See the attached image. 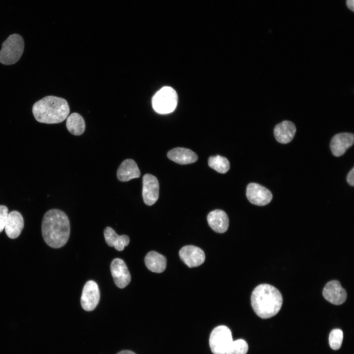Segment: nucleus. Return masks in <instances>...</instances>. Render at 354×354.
I'll return each instance as SVG.
<instances>
[{
	"label": "nucleus",
	"mask_w": 354,
	"mask_h": 354,
	"mask_svg": "<svg viewBox=\"0 0 354 354\" xmlns=\"http://www.w3.org/2000/svg\"><path fill=\"white\" fill-rule=\"evenodd\" d=\"M42 237L50 247L59 248L67 242L70 233L69 220L62 210L52 209L44 215L41 225Z\"/></svg>",
	"instance_id": "nucleus-1"
},
{
	"label": "nucleus",
	"mask_w": 354,
	"mask_h": 354,
	"mask_svg": "<svg viewBox=\"0 0 354 354\" xmlns=\"http://www.w3.org/2000/svg\"><path fill=\"white\" fill-rule=\"evenodd\" d=\"M251 305L255 313L262 319H268L280 311L283 297L279 291L273 286L262 284L253 291Z\"/></svg>",
	"instance_id": "nucleus-2"
},
{
	"label": "nucleus",
	"mask_w": 354,
	"mask_h": 354,
	"mask_svg": "<svg viewBox=\"0 0 354 354\" xmlns=\"http://www.w3.org/2000/svg\"><path fill=\"white\" fill-rule=\"evenodd\" d=\"M32 111L37 121L54 124L64 121L69 114L70 109L65 99L51 95L36 102L33 105Z\"/></svg>",
	"instance_id": "nucleus-3"
},
{
	"label": "nucleus",
	"mask_w": 354,
	"mask_h": 354,
	"mask_svg": "<svg viewBox=\"0 0 354 354\" xmlns=\"http://www.w3.org/2000/svg\"><path fill=\"white\" fill-rule=\"evenodd\" d=\"M24 50V41L17 33L10 35L2 43L0 51V62L4 65L16 63L21 57Z\"/></svg>",
	"instance_id": "nucleus-4"
},
{
	"label": "nucleus",
	"mask_w": 354,
	"mask_h": 354,
	"mask_svg": "<svg viewBox=\"0 0 354 354\" xmlns=\"http://www.w3.org/2000/svg\"><path fill=\"white\" fill-rule=\"evenodd\" d=\"M177 103V95L175 90L170 87H164L153 96L152 105L153 109L160 114H167L173 112Z\"/></svg>",
	"instance_id": "nucleus-5"
},
{
	"label": "nucleus",
	"mask_w": 354,
	"mask_h": 354,
	"mask_svg": "<svg viewBox=\"0 0 354 354\" xmlns=\"http://www.w3.org/2000/svg\"><path fill=\"white\" fill-rule=\"evenodd\" d=\"M233 341L231 330L225 325H219L211 331L209 343L213 354H226L227 351Z\"/></svg>",
	"instance_id": "nucleus-6"
},
{
	"label": "nucleus",
	"mask_w": 354,
	"mask_h": 354,
	"mask_svg": "<svg viewBox=\"0 0 354 354\" xmlns=\"http://www.w3.org/2000/svg\"><path fill=\"white\" fill-rule=\"evenodd\" d=\"M100 299V292L97 283L89 280L85 284L81 297V304L84 310L87 311L93 310L98 305Z\"/></svg>",
	"instance_id": "nucleus-7"
},
{
	"label": "nucleus",
	"mask_w": 354,
	"mask_h": 354,
	"mask_svg": "<svg viewBox=\"0 0 354 354\" xmlns=\"http://www.w3.org/2000/svg\"><path fill=\"white\" fill-rule=\"evenodd\" d=\"M246 195L251 204L259 206L267 205L272 199L271 192L268 189L254 182L247 186Z\"/></svg>",
	"instance_id": "nucleus-8"
},
{
	"label": "nucleus",
	"mask_w": 354,
	"mask_h": 354,
	"mask_svg": "<svg viewBox=\"0 0 354 354\" xmlns=\"http://www.w3.org/2000/svg\"><path fill=\"white\" fill-rule=\"evenodd\" d=\"M159 184L154 176L147 174L143 177L142 196L145 204L148 206L154 204L159 197Z\"/></svg>",
	"instance_id": "nucleus-9"
},
{
	"label": "nucleus",
	"mask_w": 354,
	"mask_h": 354,
	"mask_svg": "<svg viewBox=\"0 0 354 354\" xmlns=\"http://www.w3.org/2000/svg\"><path fill=\"white\" fill-rule=\"evenodd\" d=\"M110 269L114 281L119 288L122 289L131 281V275L127 266L121 259H114L110 265Z\"/></svg>",
	"instance_id": "nucleus-10"
},
{
	"label": "nucleus",
	"mask_w": 354,
	"mask_h": 354,
	"mask_svg": "<svg viewBox=\"0 0 354 354\" xmlns=\"http://www.w3.org/2000/svg\"><path fill=\"white\" fill-rule=\"evenodd\" d=\"M181 260L189 267L200 266L205 261V254L200 248L194 245H186L179 251Z\"/></svg>",
	"instance_id": "nucleus-11"
},
{
	"label": "nucleus",
	"mask_w": 354,
	"mask_h": 354,
	"mask_svg": "<svg viewBox=\"0 0 354 354\" xmlns=\"http://www.w3.org/2000/svg\"><path fill=\"white\" fill-rule=\"evenodd\" d=\"M323 295L324 298L334 305L343 304L347 298V292L337 280L328 282L325 285Z\"/></svg>",
	"instance_id": "nucleus-12"
},
{
	"label": "nucleus",
	"mask_w": 354,
	"mask_h": 354,
	"mask_svg": "<svg viewBox=\"0 0 354 354\" xmlns=\"http://www.w3.org/2000/svg\"><path fill=\"white\" fill-rule=\"evenodd\" d=\"M354 142L353 133H341L335 135L331 140L330 148L332 154L336 157L343 155Z\"/></svg>",
	"instance_id": "nucleus-13"
},
{
	"label": "nucleus",
	"mask_w": 354,
	"mask_h": 354,
	"mask_svg": "<svg viewBox=\"0 0 354 354\" xmlns=\"http://www.w3.org/2000/svg\"><path fill=\"white\" fill-rule=\"evenodd\" d=\"M24 226V219L20 212L13 210L8 213L4 230L9 238H17L21 234Z\"/></svg>",
	"instance_id": "nucleus-14"
},
{
	"label": "nucleus",
	"mask_w": 354,
	"mask_h": 354,
	"mask_svg": "<svg viewBox=\"0 0 354 354\" xmlns=\"http://www.w3.org/2000/svg\"><path fill=\"white\" fill-rule=\"evenodd\" d=\"M296 132V127L292 122L284 120L277 124L273 130L275 139L280 143L287 144L292 141Z\"/></svg>",
	"instance_id": "nucleus-15"
},
{
	"label": "nucleus",
	"mask_w": 354,
	"mask_h": 354,
	"mask_svg": "<svg viewBox=\"0 0 354 354\" xmlns=\"http://www.w3.org/2000/svg\"><path fill=\"white\" fill-rule=\"evenodd\" d=\"M117 177L121 181H128L138 178L141 172L134 160L127 159L122 162L117 170Z\"/></svg>",
	"instance_id": "nucleus-16"
},
{
	"label": "nucleus",
	"mask_w": 354,
	"mask_h": 354,
	"mask_svg": "<svg viewBox=\"0 0 354 354\" xmlns=\"http://www.w3.org/2000/svg\"><path fill=\"white\" fill-rule=\"evenodd\" d=\"M209 226L215 232L223 233L229 227V218L226 213L221 209L210 212L207 217Z\"/></svg>",
	"instance_id": "nucleus-17"
},
{
	"label": "nucleus",
	"mask_w": 354,
	"mask_h": 354,
	"mask_svg": "<svg viewBox=\"0 0 354 354\" xmlns=\"http://www.w3.org/2000/svg\"><path fill=\"white\" fill-rule=\"evenodd\" d=\"M168 158L179 164H188L198 160L197 155L192 150L183 148H176L168 152Z\"/></svg>",
	"instance_id": "nucleus-18"
},
{
	"label": "nucleus",
	"mask_w": 354,
	"mask_h": 354,
	"mask_svg": "<svg viewBox=\"0 0 354 354\" xmlns=\"http://www.w3.org/2000/svg\"><path fill=\"white\" fill-rule=\"evenodd\" d=\"M145 263L147 268L152 272L161 273L166 267V258L157 252H149L145 257Z\"/></svg>",
	"instance_id": "nucleus-19"
},
{
	"label": "nucleus",
	"mask_w": 354,
	"mask_h": 354,
	"mask_svg": "<svg viewBox=\"0 0 354 354\" xmlns=\"http://www.w3.org/2000/svg\"><path fill=\"white\" fill-rule=\"evenodd\" d=\"M66 127L70 133L76 136L82 135L85 130V122L83 118L79 114H71L67 118Z\"/></svg>",
	"instance_id": "nucleus-20"
},
{
	"label": "nucleus",
	"mask_w": 354,
	"mask_h": 354,
	"mask_svg": "<svg viewBox=\"0 0 354 354\" xmlns=\"http://www.w3.org/2000/svg\"><path fill=\"white\" fill-rule=\"evenodd\" d=\"M208 166L219 173L227 172L230 167L228 160L219 155L210 156L208 160Z\"/></svg>",
	"instance_id": "nucleus-21"
},
{
	"label": "nucleus",
	"mask_w": 354,
	"mask_h": 354,
	"mask_svg": "<svg viewBox=\"0 0 354 354\" xmlns=\"http://www.w3.org/2000/svg\"><path fill=\"white\" fill-rule=\"evenodd\" d=\"M248 350L247 342L243 339H239L232 342L226 354H246Z\"/></svg>",
	"instance_id": "nucleus-22"
},
{
	"label": "nucleus",
	"mask_w": 354,
	"mask_h": 354,
	"mask_svg": "<svg viewBox=\"0 0 354 354\" xmlns=\"http://www.w3.org/2000/svg\"><path fill=\"white\" fill-rule=\"evenodd\" d=\"M343 338V333L340 329H333L329 336V344L331 349L334 350L340 348Z\"/></svg>",
	"instance_id": "nucleus-23"
},
{
	"label": "nucleus",
	"mask_w": 354,
	"mask_h": 354,
	"mask_svg": "<svg viewBox=\"0 0 354 354\" xmlns=\"http://www.w3.org/2000/svg\"><path fill=\"white\" fill-rule=\"evenodd\" d=\"M104 236L106 243L111 247H114L119 235L110 227H106L104 231Z\"/></svg>",
	"instance_id": "nucleus-24"
},
{
	"label": "nucleus",
	"mask_w": 354,
	"mask_h": 354,
	"mask_svg": "<svg viewBox=\"0 0 354 354\" xmlns=\"http://www.w3.org/2000/svg\"><path fill=\"white\" fill-rule=\"evenodd\" d=\"M130 241L129 237L128 236L123 235L119 236L118 238L114 245V247L118 251H122L125 246L128 245Z\"/></svg>",
	"instance_id": "nucleus-25"
},
{
	"label": "nucleus",
	"mask_w": 354,
	"mask_h": 354,
	"mask_svg": "<svg viewBox=\"0 0 354 354\" xmlns=\"http://www.w3.org/2000/svg\"><path fill=\"white\" fill-rule=\"evenodd\" d=\"M8 214V209L6 206L0 205V233L4 229Z\"/></svg>",
	"instance_id": "nucleus-26"
},
{
	"label": "nucleus",
	"mask_w": 354,
	"mask_h": 354,
	"mask_svg": "<svg viewBox=\"0 0 354 354\" xmlns=\"http://www.w3.org/2000/svg\"><path fill=\"white\" fill-rule=\"evenodd\" d=\"M347 181L351 186L354 185V168L349 172L347 176Z\"/></svg>",
	"instance_id": "nucleus-27"
},
{
	"label": "nucleus",
	"mask_w": 354,
	"mask_h": 354,
	"mask_svg": "<svg viewBox=\"0 0 354 354\" xmlns=\"http://www.w3.org/2000/svg\"><path fill=\"white\" fill-rule=\"evenodd\" d=\"M346 4L350 10L354 11V0H347Z\"/></svg>",
	"instance_id": "nucleus-28"
},
{
	"label": "nucleus",
	"mask_w": 354,
	"mask_h": 354,
	"mask_svg": "<svg viewBox=\"0 0 354 354\" xmlns=\"http://www.w3.org/2000/svg\"><path fill=\"white\" fill-rule=\"evenodd\" d=\"M117 354H136L130 350H123L118 352Z\"/></svg>",
	"instance_id": "nucleus-29"
}]
</instances>
